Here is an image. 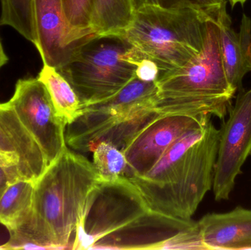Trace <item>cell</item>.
<instances>
[{"label":"cell","instance_id":"d6986e66","mask_svg":"<svg viewBox=\"0 0 251 250\" xmlns=\"http://www.w3.org/2000/svg\"><path fill=\"white\" fill-rule=\"evenodd\" d=\"M93 164L104 180L125 176L127 161L123 152L108 142L99 144L93 151Z\"/></svg>","mask_w":251,"mask_h":250},{"label":"cell","instance_id":"484cf974","mask_svg":"<svg viewBox=\"0 0 251 250\" xmlns=\"http://www.w3.org/2000/svg\"><path fill=\"white\" fill-rule=\"evenodd\" d=\"M8 60V57H7V54L4 51L2 43H1V38H0V69L7 64Z\"/></svg>","mask_w":251,"mask_h":250},{"label":"cell","instance_id":"9a60e30c","mask_svg":"<svg viewBox=\"0 0 251 250\" xmlns=\"http://www.w3.org/2000/svg\"><path fill=\"white\" fill-rule=\"evenodd\" d=\"M134 16L132 0H91L90 27L95 35H122Z\"/></svg>","mask_w":251,"mask_h":250},{"label":"cell","instance_id":"7c38bea8","mask_svg":"<svg viewBox=\"0 0 251 250\" xmlns=\"http://www.w3.org/2000/svg\"><path fill=\"white\" fill-rule=\"evenodd\" d=\"M0 149L17 161L19 180L35 182L48 166L42 150L9 101L0 103Z\"/></svg>","mask_w":251,"mask_h":250},{"label":"cell","instance_id":"4fadbf2b","mask_svg":"<svg viewBox=\"0 0 251 250\" xmlns=\"http://www.w3.org/2000/svg\"><path fill=\"white\" fill-rule=\"evenodd\" d=\"M214 22L219 30L221 59L227 81L236 92L243 88V80L251 72V19L246 13L242 16L240 31L231 27L226 9Z\"/></svg>","mask_w":251,"mask_h":250},{"label":"cell","instance_id":"277c9868","mask_svg":"<svg viewBox=\"0 0 251 250\" xmlns=\"http://www.w3.org/2000/svg\"><path fill=\"white\" fill-rule=\"evenodd\" d=\"M156 113L213 115L224 120L236 91L227 81L214 20L206 23L203 48L181 68L158 78Z\"/></svg>","mask_w":251,"mask_h":250},{"label":"cell","instance_id":"e0dca14e","mask_svg":"<svg viewBox=\"0 0 251 250\" xmlns=\"http://www.w3.org/2000/svg\"><path fill=\"white\" fill-rule=\"evenodd\" d=\"M37 78L47 89L58 115L66 124L72 123L80 111L81 103L67 79L55 68L44 64Z\"/></svg>","mask_w":251,"mask_h":250},{"label":"cell","instance_id":"3957f363","mask_svg":"<svg viewBox=\"0 0 251 250\" xmlns=\"http://www.w3.org/2000/svg\"><path fill=\"white\" fill-rule=\"evenodd\" d=\"M220 129L208 117L203 126L176 141L146 173L127 178L149 208L181 220H192L212 189Z\"/></svg>","mask_w":251,"mask_h":250},{"label":"cell","instance_id":"5bb4252c","mask_svg":"<svg viewBox=\"0 0 251 250\" xmlns=\"http://www.w3.org/2000/svg\"><path fill=\"white\" fill-rule=\"evenodd\" d=\"M198 223L206 250H251V209L237 206L226 213H211Z\"/></svg>","mask_w":251,"mask_h":250},{"label":"cell","instance_id":"2e32d148","mask_svg":"<svg viewBox=\"0 0 251 250\" xmlns=\"http://www.w3.org/2000/svg\"><path fill=\"white\" fill-rule=\"evenodd\" d=\"M34 186L32 181H16L9 183L0 198V224L8 231L20 227L30 216Z\"/></svg>","mask_w":251,"mask_h":250},{"label":"cell","instance_id":"ac0fdd59","mask_svg":"<svg viewBox=\"0 0 251 250\" xmlns=\"http://www.w3.org/2000/svg\"><path fill=\"white\" fill-rule=\"evenodd\" d=\"M0 25L13 28L25 39L38 42L35 19V0H0Z\"/></svg>","mask_w":251,"mask_h":250},{"label":"cell","instance_id":"4316f807","mask_svg":"<svg viewBox=\"0 0 251 250\" xmlns=\"http://www.w3.org/2000/svg\"><path fill=\"white\" fill-rule=\"evenodd\" d=\"M228 2H229L230 5L231 6V7L234 8L237 4H241L242 6L244 5L245 3L249 1V0H228Z\"/></svg>","mask_w":251,"mask_h":250},{"label":"cell","instance_id":"5b68a950","mask_svg":"<svg viewBox=\"0 0 251 250\" xmlns=\"http://www.w3.org/2000/svg\"><path fill=\"white\" fill-rule=\"evenodd\" d=\"M156 82L137 77L116 95L81 106L76 118L66 126L67 146L80 154L92 153L102 142L122 151L133 136L158 115Z\"/></svg>","mask_w":251,"mask_h":250},{"label":"cell","instance_id":"6da1fadb","mask_svg":"<svg viewBox=\"0 0 251 250\" xmlns=\"http://www.w3.org/2000/svg\"><path fill=\"white\" fill-rule=\"evenodd\" d=\"M196 223L151 209L125 176L101 179L87 198L72 250H161Z\"/></svg>","mask_w":251,"mask_h":250},{"label":"cell","instance_id":"d4e9b609","mask_svg":"<svg viewBox=\"0 0 251 250\" xmlns=\"http://www.w3.org/2000/svg\"><path fill=\"white\" fill-rule=\"evenodd\" d=\"M8 184V179H7L5 171L2 167H0V198L2 196L3 193Z\"/></svg>","mask_w":251,"mask_h":250},{"label":"cell","instance_id":"7402d4cb","mask_svg":"<svg viewBox=\"0 0 251 250\" xmlns=\"http://www.w3.org/2000/svg\"><path fill=\"white\" fill-rule=\"evenodd\" d=\"M161 250H206L202 241L198 222L192 227L167 241Z\"/></svg>","mask_w":251,"mask_h":250},{"label":"cell","instance_id":"30bf717a","mask_svg":"<svg viewBox=\"0 0 251 250\" xmlns=\"http://www.w3.org/2000/svg\"><path fill=\"white\" fill-rule=\"evenodd\" d=\"M210 116L158 114L122 150L127 161L125 177L149 171L176 141L190 131L203 126Z\"/></svg>","mask_w":251,"mask_h":250},{"label":"cell","instance_id":"44dd1931","mask_svg":"<svg viewBox=\"0 0 251 250\" xmlns=\"http://www.w3.org/2000/svg\"><path fill=\"white\" fill-rule=\"evenodd\" d=\"M63 9L71 26L84 36L95 35L89 24L91 0H62Z\"/></svg>","mask_w":251,"mask_h":250},{"label":"cell","instance_id":"83f0119b","mask_svg":"<svg viewBox=\"0 0 251 250\" xmlns=\"http://www.w3.org/2000/svg\"><path fill=\"white\" fill-rule=\"evenodd\" d=\"M0 250H4V247H3V245H1V246H0Z\"/></svg>","mask_w":251,"mask_h":250},{"label":"cell","instance_id":"9c48e42d","mask_svg":"<svg viewBox=\"0 0 251 250\" xmlns=\"http://www.w3.org/2000/svg\"><path fill=\"white\" fill-rule=\"evenodd\" d=\"M9 102L42 150L48 165L67 146V124L58 115L44 85L38 78L19 79Z\"/></svg>","mask_w":251,"mask_h":250},{"label":"cell","instance_id":"52a82bcc","mask_svg":"<svg viewBox=\"0 0 251 250\" xmlns=\"http://www.w3.org/2000/svg\"><path fill=\"white\" fill-rule=\"evenodd\" d=\"M131 46L123 34L91 35L57 70L72 85L81 106L100 102L120 92L136 77L137 66L128 60Z\"/></svg>","mask_w":251,"mask_h":250},{"label":"cell","instance_id":"cb8c5ba5","mask_svg":"<svg viewBox=\"0 0 251 250\" xmlns=\"http://www.w3.org/2000/svg\"><path fill=\"white\" fill-rule=\"evenodd\" d=\"M0 167H2L7 175L9 183L19 180L17 170V161L12 156L0 149Z\"/></svg>","mask_w":251,"mask_h":250},{"label":"cell","instance_id":"8992f818","mask_svg":"<svg viewBox=\"0 0 251 250\" xmlns=\"http://www.w3.org/2000/svg\"><path fill=\"white\" fill-rule=\"evenodd\" d=\"M209 20L214 19L194 7L143 6L134 11L123 35L157 66L159 78L181 68L201 52Z\"/></svg>","mask_w":251,"mask_h":250},{"label":"cell","instance_id":"7a4b0ae2","mask_svg":"<svg viewBox=\"0 0 251 250\" xmlns=\"http://www.w3.org/2000/svg\"><path fill=\"white\" fill-rule=\"evenodd\" d=\"M100 179L92 162L66 146L35 181L32 213L9 231L4 250L72 249L87 198Z\"/></svg>","mask_w":251,"mask_h":250},{"label":"cell","instance_id":"8fae6325","mask_svg":"<svg viewBox=\"0 0 251 250\" xmlns=\"http://www.w3.org/2000/svg\"><path fill=\"white\" fill-rule=\"evenodd\" d=\"M35 19L38 35L35 46L43 64L56 69L63 67L76 45L89 37L72 27L62 0H35Z\"/></svg>","mask_w":251,"mask_h":250},{"label":"cell","instance_id":"603a6c76","mask_svg":"<svg viewBox=\"0 0 251 250\" xmlns=\"http://www.w3.org/2000/svg\"><path fill=\"white\" fill-rule=\"evenodd\" d=\"M159 75L157 66L149 59L139 60L136 68V77L144 82H156Z\"/></svg>","mask_w":251,"mask_h":250},{"label":"cell","instance_id":"ffe728a7","mask_svg":"<svg viewBox=\"0 0 251 250\" xmlns=\"http://www.w3.org/2000/svg\"><path fill=\"white\" fill-rule=\"evenodd\" d=\"M228 0H132L134 11L143 6H156L164 8L194 7L217 19L218 15L226 9Z\"/></svg>","mask_w":251,"mask_h":250},{"label":"cell","instance_id":"ba28073f","mask_svg":"<svg viewBox=\"0 0 251 250\" xmlns=\"http://www.w3.org/2000/svg\"><path fill=\"white\" fill-rule=\"evenodd\" d=\"M228 118L220 129L213 189L216 201L229 199L237 176L251 154V88L239 90Z\"/></svg>","mask_w":251,"mask_h":250}]
</instances>
